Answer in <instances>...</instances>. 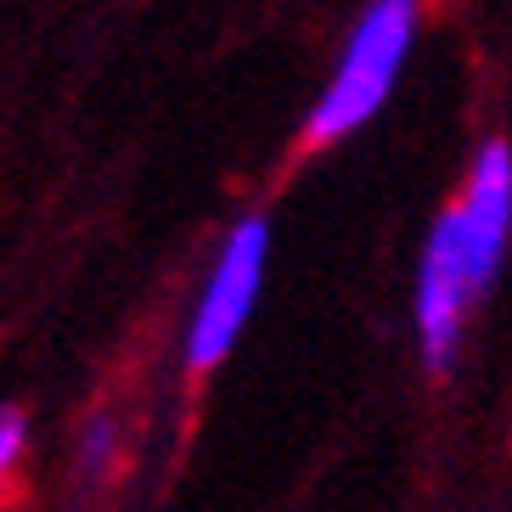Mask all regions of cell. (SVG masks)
Listing matches in <instances>:
<instances>
[{"mask_svg":"<svg viewBox=\"0 0 512 512\" xmlns=\"http://www.w3.org/2000/svg\"><path fill=\"white\" fill-rule=\"evenodd\" d=\"M411 23H417V12L406 0H383V6H372L361 17V29L349 34V51L338 62V74H332V85L321 91L316 113L304 124V147L344 141L349 130H361L377 107L389 102L394 74H400L406 46H411Z\"/></svg>","mask_w":512,"mask_h":512,"instance_id":"1","label":"cell"},{"mask_svg":"<svg viewBox=\"0 0 512 512\" xmlns=\"http://www.w3.org/2000/svg\"><path fill=\"white\" fill-rule=\"evenodd\" d=\"M265 242H271L265 220H242L231 231L226 254H220L203 299H197L192 332H186V361H192V372H209L231 349V338L242 332V321H248V310L259 299V276H265Z\"/></svg>","mask_w":512,"mask_h":512,"instance_id":"2","label":"cell"},{"mask_svg":"<svg viewBox=\"0 0 512 512\" xmlns=\"http://www.w3.org/2000/svg\"><path fill=\"white\" fill-rule=\"evenodd\" d=\"M451 226H456V242H462L473 293H484L490 276H496L501 248H507V231H512V147L507 141H490L479 152L462 203L451 209Z\"/></svg>","mask_w":512,"mask_h":512,"instance_id":"3","label":"cell"},{"mask_svg":"<svg viewBox=\"0 0 512 512\" xmlns=\"http://www.w3.org/2000/svg\"><path fill=\"white\" fill-rule=\"evenodd\" d=\"M467 299H479V293H473L462 242H456V226H451V214H445L434 226V237H428V248H422V271H417V332H422V361H428V372H445L451 366Z\"/></svg>","mask_w":512,"mask_h":512,"instance_id":"4","label":"cell"},{"mask_svg":"<svg viewBox=\"0 0 512 512\" xmlns=\"http://www.w3.org/2000/svg\"><path fill=\"white\" fill-rule=\"evenodd\" d=\"M107 456H113V417H91V428H85V473H102Z\"/></svg>","mask_w":512,"mask_h":512,"instance_id":"5","label":"cell"},{"mask_svg":"<svg viewBox=\"0 0 512 512\" xmlns=\"http://www.w3.org/2000/svg\"><path fill=\"white\" fill-rule=\"evenodd\" d=\"M17 451H23V417L0 406V484H6V473H12Z\"/></svg>","mask_w":512,"mask_h":512,"instance_id":"6","label":"cell"}]
</instances>
